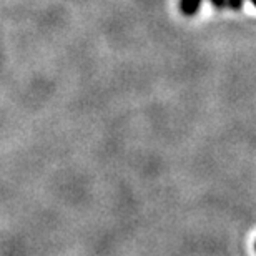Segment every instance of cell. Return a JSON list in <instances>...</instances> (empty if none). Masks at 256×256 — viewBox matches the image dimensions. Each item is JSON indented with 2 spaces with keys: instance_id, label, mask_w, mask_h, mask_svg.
Returning a JSON list of instances; mask_svg holds the SVG:
<instances>
[{
  "instance_id": "1",
  "label": "cell",
  "mask_w": 256,
  "mask_h": 256,
  "mask_svg": "<svg viewBox=\"0 0 256 256\" xmlns=\"http://www.w3.org/2000/svg\"><path fill=\"white\" fill-rule=\"evenodd\" d=\"M203 0H182L180 2V8L182 12L188 15V17H192V15H194L198 12L200 5H202Z\"/></svg>"
},
{
  "instance_id": "2",
  "label": "cell",
  "mask_w": 256,
  "mask_h": 256,
  "mask_svg": "<svg viewBox=\"0 0 256 256\" xmlns=\"http://www.w3.org/2000/svg\"><path fill=\"white\" fill-rule=\"evenodd\" d=\"M243 2L244 0H226V5L233 10H240L243 7Z\"/></svg>"
},
{
  "instance_id": "3",
  "label": "cell",
  "mask_w": 256,
  "mask_h": 256,
  "mask_svg": "<svg viewBox=\"0 0 256 256\" xmlns=\"http://www.w3.org/2000/svg\"><path fill=\"white\" fill-rule=\"evenodd\" d=\"M216 8H224L226 7V0H210Z\"/></svg>"
},
{
  "instance_id": "4",
  "label": "cell",
  "mask_w": 256,
  "mask_h": 256,
  "mask_svg": "<svg viewBox=\"0 0 256 256\" xmlns=\"http://www.w3.org/2000/svg\"><path fill=\"white\" fill-rule=\"evenodd\" d=\"M252 4L254 5V7H256V0H252Z\"/></svg>"
}]
</instances>
